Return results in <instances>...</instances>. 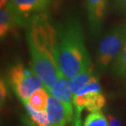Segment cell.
<instances>
[{"mask_svg":"<svg viewBox=\"0 0 126 126\" xmlns=\"http://www.w3.org/2000/svg\"><path fill=\"white\" fill-rule=\"evenodd\" d=\"M26 41L31 69L42 80L45 89H48L61 71L56 55L57 27L51 23L47 14L34 17L26 25Z\"/></svg>","mask_w":126,"mask_h":126,"instance_id":"6da1fadb","label":"cell"},{"mask_svg":"<svg viewBox=\"0 0 126 126\" xmlns=\"http://www.w3.org/2000/svg\"><path fill=\"white\" fill-rule=\"evenodd\" d=\"M56 27L57 65L60 71L70 79L92 65L85 44L84 29L80 22L73 17L67 18Z\"/></svg>","mask_w":126,"mask_h":126,"instance_id":"7a4b0ae2","label":"cell"},{"mask_svg":"<svg viewBox=\"0 0 126 126\" xmlns=\"http://www.w3.org/2000/svg\"><path fill=\"white\" fill-rule=\"evenodd\" d=\"M126 43V22L115 25L99 43L97 52V68L105 71L111 65Z\"/></svg>","mask_w":126,"mask_h":126,"instance_id":"3957f363","label":"cell"},{"mask_svg":"<svg viewBox=\"0 0 126 126\" xmlns=\"http://www.w3.org/2000/svg\"><path fill=\"white\" fill-rule=\"evenodd\" d=\"M7 80L15 94L23 103L35 91L44 87V83L32 69L26 68L23 63L20 62H15L9 67Z\"/></svg>","mask_w":126,"mask_h":126,"instance_id":"277c9868","label":"cell"},{"mask_svg":"<svg viewBox=\"0 0 126 126\" xmlns=\"http://www.w3.org/2000/svg\"><path fill=\"white\" fill-rule=\"evenodd\" d=\"M53 0H8L7 6L16 16L19 26H26L35 16L47 14Z\"/></svg>","mask_w":126,"mask_h":126,"instance_id":"5b68a950","label":"cell"},{"mask_svg":"<svg viewBox=\"0 0 126 126\" xmlns=\"http://www.w3.org/2000/svg\"><path fill=\"white\" fill-rule=\"evenodd\" d=\"M107 6V0H85L88 26L94 37H97L102 32Z\"/></svg>","mask_w":126,"mask_h":126,"instance_id":"8992f818","label":"cell"},{"mask_svg":"<svg viewBox=\"0 0 126 126\" xmlns=\"http://www.w3.org/2000/svg\"><path fill=\"white\" fill-rule=\"evenodd\" d=\"M50 95L57 98L65 107L68 119L70 122L74 119V111H73V94L69 88L68 79L61 72L57 78V81L52 87L47 89Z\"/></svg>","mask_w":126,"mask_h":126,"instance_id":"52a82bcc","label":"cell"},{"mask_svg":"<svg viewBox=\"0 0 126 126\" xmlns=\"http://www.w3.org/2000/svg\"><path fill=\"white\" fill-rule=\"evenodd\" d=\"M47 112L50 121L49 126H65L70 122L64 105L57 98L50 94Z\"/></svg>","mask_w":126,"mask_h":126,"instance_id":"ba28073f","label":"cell"},{"mask_svg":"<svg viewBox=\"0 0 126 126\" xmlns=\"http://www.w3.org/2000/svg\"><path fill=\"white\" fill-rule=\"evenodd\" d=\"M16 25L19 26L16 17L8 7L0 9V38L2 40Z\"/></svg>","mask_w":126,"mask_h":126,"instance_id":"9c48e42d","label":"cell"},{"mask_svg":"<svg viewBox=\"0 0 126 126\" xmlns=\"http://www.w3.org/2000/svg\"><path fill=\"white\" fill-rule=\"evenodd\" d=\"M48 97L49 93L44 87L35 91L25 103L37 111H47Z\"/></svg>","mask_w":126,"mask_h":126,"instance_id":"30bf717a","label":"cell"},{"mask_svg":"<svg viewBox=\"0 0 126 126\" xmlns=\"http://www.w3.org/2000/svg\"><path fill=\"white\" fill-rule=\"evenodd\" d=\"M110 72L126 84V43L110 65Z\"/></svg>","mask_w":126,"mask_h":126,"instance_id":"8fae6325","label":"cell"},{"mask_svg":"<svg viewBox=\"0 0 126 126\" xmlns=\"http://www.w3.org/2000/svg\"><path fill=\"white\" fill-rule=\"evenodd\" d=\"M94 70L93 65L89 67L84 71L79 73L76 76L71 78V79H68V83H69V88L71 91L73 96L77 94V93L89 81L93 75L94 74Z\"/></svg>","mask_w":126,"mask_h":126,"instance_id":"7c38bea8","label":"cell"},{"mask_svg":"<svg viewBox=\"0 0 126 126\" xmlns=\"http://www.w3.org/2000/svg\"><path fill=\"white\" fill-rule=\"evenodd\" d=\"M24 105L30 118L37 126H49L50 121L47 111H37L33 110L27 103H24Z\"/></svg>","mask_w":126,"mask_h":126,"instance_id":"4fadbf2b","label":"cell"},{"mask_svg":"<svg viewBox=\"0 0 126 126\" xmlns=\"http://www.w3.org/2000/svg\"><path fill=\"white\" fill-rule=\"evenodd\" d=\"M83 126H109V121L105 115L98 110L88 115L84 120Z\"/></svg>","mask_w":126,"mask_h":126,"instance_id":"5bb4252c","label":"cell"},{"mask_svg":"<svg viewBox=\"0 0 126 126\" xmlns=\"http://www.w3.org/2000/svg\"><path fill=\"white\" fill-rule=\"evenodd\" d=\"M92 92H102V88H101L99 83V78H98L97 74L95 72L89 81L75 95H85Z\"/></svg>","mask_w":126,"mask_h":126,"instance_id":"9a60e30c","label":"cell"},{"mask_svg":"<svg viewBox=\"0 0 126 126\" xmlns=\"http://www.w3.org/2000/svg\"><path fill=\"white\" fill-rule=\"evenodd\" d=\"M7 96V85L6 80L1 78V79H0V102H1L2 107L3 106L5 102H6Z\"/></svg>","mask_w":126,"mask_h":126,"instance_id":"2e32d148","label":"cell"},{"mask_svg":"<svg viewBox=\"0 0 126 126\" xmlns=\"http://www.w3.org/2000/svg\"><path fill=\"white\" fill-rule=\"evenodd\" d=\"M113 2L118 12L126 17V0H113Z\"/></svg>","mask_w":126,"mask_h":126,"instance_id":"e0dca14e","label":"cell"},{"mask_svg":"<svg viewBox=\"0 0 126 126\" xmlns=\"http://www.w3.org/2000/svg\"><path fill=\"white\" fill-rule=\"evenodd\" d=\"M108 121H109V126H122L121 121L113 115H108Z\"/></svg>","mask_w":126,"mask_h":126,"instance_id":"ac0fdd59","label":"cell"},{"mask_svg":"<svg viewBox=\"0 0 126 126\" xmlns=\"http://www.w3.org/2000/svg\"><path fill=\"white\" fill-rule=\"evenodd\" d=\"M17 126H37L32 121L31 119H29L28 117H26V115L21 117V122Z\"/></svg>","mask_w":126,"mask_h":126,"instance_id":"d6986e66","label":"cell"},{"mask_svg":"<svg viewBox=\"0 0 126 126\" xmlns=\"http://www.w3.org/2000/svg\"><path fill=\"white\" fill-rule=\"evenodd\" d=\"M72 126H82V121H81V116L75 115L73 119V124Z\"/></svg>","mask_w":126,"mask_h":126,"instance_id":"ffe728a7","label":"cell"},{"mask_svg":"<svg viewBox=\"0 0 126 126\" xmlns=\"http://www.w3.org/2000/svg\"><path fill=\"white\" fill-rule=\"evenodd\" d=\"M7 2H8V0H0V9L6 7Z\"/></svg>","mask_w":126,"mask_h":126,"instance_id":"44dd1931","label":"cell"}]
</instances>
